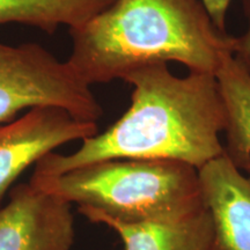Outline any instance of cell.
I'll return each mask as SVG.
<instances>
[{
  "label": "cell",
  "instance_id": "1",
  "mask_svg": "<svg viewBox=\"0 0 250 250\" xmlns=\"http://www.w3.org/2000/svg\"><path fill=\"white\" fill-rule=\"evenodd\" d=\"M132 86L131 104L103 132L81 142L70 154L51 152L35 165V176H57L110 159H158L196 169L225 152L220 140L227 115L217 77L171 73L168 62H153L122 78Z\"/></svg>",
  "mask_w": 250,
  "mask_h": 250
},
{
  "label": "cell",
  "instance_id": "2",
  "mask_svg": "<svg viewBox=\"0 0 250 250\" xmlns=\"http://www.w3.org/2000/svg\"><path fill=\"white\" fill-rule=\"evenodd\" d=\"M70 30L72 67L90 86L121 79L153 62L215 74L236 37L215 26L202 0H115Z\"/></svg>",
  "mask_w": 250,
  "mask_h": 250
},
{
  "label": "cell",
  "instance_id": "3",
  "mask_svg": "<svg viewBox=\"0 0 250 250\" xmlns=\"http://www.w3.org/2000/svg\"><path fill=\"white\" fill-rule=\"evenodd\" d=\"M30 183L78 205L90 223H179L205 208L198 169L158 159H110Z\"/></svg>",
  "mask_w": 250,
  "mask_h": 250
},
{
  "label": "cell",
  "instance_id": "4",
  "mask_svg": "<svg viewBox=\"0 0 250 250\" xmlns=\"http://www.w3.org/2000/svg\"><path fill=\"white\" fill-rule=\"evenodd\" d=\"M36 107H59L88 122L103 115L92 86L67 61L36 43L0 42V124Z\"/></svg>",
  "mask_w": 250,
  "mask_h": 250
},
{
  "label": "cell",
  "instance_id": "5",
  "mask_svg": "<svg viewBox=\"0 0 250 250\" xmlns=\"http://www.w3.org/2000/svg\"><path fill=\"white\" fill-rule=\"evenodd\" d=\"M99 132L96 122L83 121L59 107H36L0 124V199L19 176L55 148Z\"/></svg>",
  "mask_w": 250,
  "mask_h": 250
},
{
  "label": "cell",
  "instance_id": "6",
  "mask_svg": "<svg viewBox=\"0 0 250 250\" xmlns=\"http://www.w3.org/2000/svg\"><path fill=\"white\" fill-rule=\"evenodd\" d=\"M71 205L30 182L17 186L0 208V250H72Z\"/></svg>",
  "mask_w": 250,
  "mask_h": 250
},
{
  "label": "cell",
  "instance_id": "7",
  "mask_svg": "<svg viewBox=\"0 0 250 250\" xmlns=\"http://www.w3.org/2000/svg\"><path fill=\"white\" fill-rule=\"evenodd\" d=\"M198 174L220 250H250V171L240 170L224 152Z\"/></svg>",
  "mask_w": 250,
  "mask_h": 250
},
{
  "label": "cell",
  "instance_id": "8",
  "mask_svg": "<svg viewBox=\"0 0 250 250\" xmlns=\"http://www.w3.org/2000/svg\"><path fill=\"white\" fill-rule=\"evenodd\" d=\"M121 237L124 250H220L208 208L179 223L130 224L101 218Z\"/></svg>",
  "mask_w": 250,
  "mask_h": 250
},
{
  "label": "cell",
  "instance_id": "9",
  "mask_svg": "<svg viewBox=\"0 0 250 250\" xmlns=\"http://www.w3.org/2000/svg\"><path fill=\"white\" fill-rule=\"evenodd\" d=\"M227 115L225 153L243 173L250 171V71L234 56L215 74Z\"/></svg>",
  "mask_w": 250,
  "mask_h": 250
},
{
  "label": "cell",
  "instance_id": "10",
  "mask_svg": "<svg viewBox=\"0 0 250 250\" xmlns=\"http://www.w3.org/2000/svg\"><path fill=\"white\" fill-rule=\"evenodd\" d=\"M115 0H0V24L21 23L54 34L77 28Z\"/></svg>",
  "mask_w": 250,
  "mask_h": 250
},
{
  "label": "cell",
  "instance_id": "11",
  "mask_svg": "<svg viewBox=\"0 0 250 250\" xmlns=\"http://www.w3.org/2000/svg\"><path fill=\"white\" fill-rule=\"evenodd\" d=\"M241 5L246 18L247 27L245 33L236 37L234 57L241 62L250 71V0H241Z\"/></svg>",
  "mask_w": 250,
  "mask_h": 250
},
{
  "label": "cell",
  "instance_id": "12",
  "mask_svg": "<svg viewBox=\"0 0 250 250\" xmlns=\"http://www.w3.org/2000/svg\"><path fill=\"white\" fill-rule=\"evenodd\" d=\"M208 14L219 29L226 30V17L233 0H202Z\"/></svg>",
  "mask_w": 250,
  "mask_h": 250
}]
</instances>
